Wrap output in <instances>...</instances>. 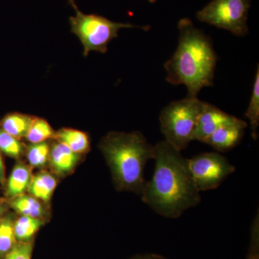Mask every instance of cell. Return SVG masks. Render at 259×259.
<instances>
[{"mask_svg":"<svg viewBox=\"0 0 259 259\" xmlns=\"http://www.w3.org/2000/svg\"><path fill=\"white\" fill-rule=\"evenodd\" d=\"M130 259H168L163 255L156 254V253H145V254H139L135 255Z\"/></svg>","mask_w":259,"mask_h":259,"instance_id":"cell-24","label":"cell"},{"mask_svg":"<svg viewBox=\"0 0 259 259\" xmlns=\"http://www.w3.org/2000/svg\"><path fill=\"white\" fill-rule=\"evenodd\" d=\"M32 251L31 242H20L7 253L5 259H31Z\"/></svg>","mask_w":259,"mask_h":259,"instance_id":"cell-23","label":"cell"},{"mask_svg":"<svg viewBox=\"0 0 259 259\" xmlns=\"http://www.w3.org/2000/svg\"><path fill=\"white\" fill-rule=\"evenodd\" d=\"M10 207L19 214L28 217L40 218L44 215V209L38 199L30 195H22L11 199Z\"/></svg>","mask_w":259,"mask_h":259,"instance_id":"cell-15","label":"cell"},{"mask_svg":"<svg viewBox=\"0 0 259 259\" xmlns=\"http://www.w3.org/2000/svg\"><path fill=\"white\" fill-rule=\"evenodd\" d=\"M205 104L197 97H187L165 107L159 115L165 141L181 152L188 147Z\"/></svg>","mask_w":259,"mask_h":259,"instance_id":"cell-5","label":"cell"},{"mask_svg":"<svg viewBox=\"0 0 259 259\" xmlns=\"http://www.w3.org/2000/svg\"><path fill=\"white\" fill-rule=\"evenodd\" d=\"M31 179V172L28 167L22 163L17 164L7 182V197L13 199L24 194L28 190Z\"/></svg>","mask_w":259,"mask_h":259,"instance_id":"cell-12","label":"cell"},{"mask_svg":"<svg viewBox=\"0 0 259 259\" xmlns=\"http://www.w3.org/2000/svg\"><path fill=\"white\" fill-rule=\"evenodd\" d=\"M33 118L32 116L25 114L12 112L0 120V127L16 139H23L26 136Z\"/></svg>","mask_w":259,"mask_h":259,"instance_id":"cell-14","label":"cell"},{"mask_svg":"<svg viewBox=\"0 0 259 259\" xmlns=\"http://www.w3.org/2000/svg\"><path fill=\"white\" fill-rule=\"evenodd\" d=\"M23 145L20 139L5 132L0 127V152L13 158H19L23 154Z\"/></svg>","mask_w":259,"mask_h":259,"instance_id":"cell-20","label":"cell"},{"mask_svg":"<svg viewBox=\"0 0 259 259\" xmlns=\"http://www.w3.org/2000/svg\"><path fill=\"white\" fill-rule=\"evenodd\" d=\"M0 184H2V185H5V166L1 152H0Z\"/></svg>","mask_w":259,"mask_h":259,"instance_id":"cell-25","label":"cell"},{"mask_svg":"<svg viewBox=\"0 0 259 259\" xmlns=\"http://www.w3.org/2000/svg\"><path fill=\"white\" fill-rule=\"evenodd\" d=\"M7 209H8V207H7L6 204L4 202H0V221L3 219V215L6 212Z\"/></svg>","mask_w":259,"mask_h":259,"instance_id":"cell-26","label":"cell"},{"mask_svg":"<svg viewBox=\"0 0 259 259\" xmlns=\"http://www.w3.org/2000/svg\"><path fill=\"white\" fill-rule=\"evenodd\" d=\"M233 117L212 104L206 102L203 110L199 115L193 141L204 143L216 130L224 125Z\"/></svg>","mask_w":259,"mask_h":259,"instance_id":"cell-9","label":"cell"},{"mask_svg":"<svg viewBox=\"0 0 259 259\" xmlns=\"http://www.w3.org/2000/svg\"><path fill=\"white\" fill-rule=\"evenodd\" d=\"M75 11L69 18L71 31L79 39L83 47V55L87 57L92 51L105 54L108 45L118 37L121 29L139 28L148 30L149 26H136L131 23H117L95 14H85L78 8L75 0H68Z\"/></svg>","mask_w":259,"mask_h":259,"instance_id":"cell-4","label":"cell"},{"mask_svg":"<svg viewBox=\"0 0 259 259\" xmlns=\"http://www.w3.org/2000/svg\"><path fill=\"white\" fill-rule=\"evenodd\" d=\"M55 139L78 154L87 153L90 148V137L86 133L79 130L61 128L56 131Z\"/></svg>","mask_w":259,"mask_h":259,"instance_id":"cell-11","label":"cell"},{"mask_svg":"<svg viewBox=\"0 0 259 259\" xmlns=\"http://www.w3.org/2000/svg\"><path fill=\"white\" fill-rule=\"evenodd\" d=\"M15 241L14 223L9 217L3 218L0 221V254L10 252L15 246Z\"/></svg>","mask_w":259,"mask_h":259,"instance_id":"cell-19","label":"cell"},{"mask_svg":"<svg viewBox=\"0 0 259 259\" xmlns=\"http://www.w3.org/2000/svg\"><path fill=\"white\" fill-rule=\"evenodd\" d=\"M56 131L45 119L34 117L25 139L30 144L47 142L48 140L55 139Z\"/></svg>","mask_w":259,"mask_h":259,"instance_id":"cell-16","label":"cell"},{"mask_svg":"<svg viewBox=\"0 0 259 259\" xmlns=\"http://www.w3.org/2000/svg\"><path fill=\"white\" fill-rule=\"evenodd\" d=\"M56 185L57 182L55 177L48 172L42 171L36 176L32 177L28 191L30 195L38 200L49 202Z\"/></svg>","mask_w":259,"mask_h":259,"instance_id":"cell-13","label":"cell"},{"mask_svg":"<svg viewBox=\"0 0 259 259\" xmlns=\"http://www.w3.org/2000/svg\"><path fill=\"white\" fill-rule=\"evenodd\" d=\"M247 127L248 123L245 121L233 116L231 120L211 134L204 144L218 152H228L241 143Z\"/></svg>","mask_w":259,"mask_h":259,"instance_id":"cell-8","label":"cell"},{"mask_svg":"<svg viewBox=\"0 0 259 259\" xmlns=\"http://www.w3.org/2000/svg\"><path fill=\"white\" fill-rule=\"evenodd\" d=\"M42 225L40 218L23 216L14 223V231L16 240L20 242L30 241L32 236Z\"/></svg>","mask_w":259,"mask_h":259,"instance_id":"cell-18","label":"cell"},{"mask_svg":"<svg viewBox=\"0 0 259 259\" xmlns=\"http://www.w3.org/2000/svg\"><path fill=\"white\" fill-rule=\"evenodd\" d=\"M178 28V47L164 64L166 81L185 85L187 97H197L202 88L213 84L217 55L209 37L190 18L180 20Z\"/></svg>","mask_w":259,"mask_h":259,"instance_id":"cell-2","label":"cell"},{"mask_svg":"<svg viewBox=\"0 0 259 259\" xmlns=\"http://www.w3.org/2000/svg\"><path fill=\"white\" fill-rule=\"evenodd\" d=\"M250 0H212L197 12L201 22L224 29L238 36H245L248 32V10Z\"/></svg>","mask_w":259,"mask_h":259,"instance_id":"cell-6","label":"cell"},{"mask_svg":"<svg viewBox=\"0 0 259 259\" xmlns=\"http://www.w3.org/2000/svg\"><path fill=\"white\" fill-rule=\"evenodd\" d=\"M148 1H149L150 3H156V2L157 1V0H148Z\"/></svg>","mask_w":259,"mask_h":259,"instance_id":"cell-27","label":"cell"},{"mask_svg":"<svg viewBox=\"0 0 259 259\" xmlns=\"http://www.w3.org/2000/svg\"><path fill=\"white\" fill-rule=\"evenodd\" d=\"M80 154L74 153L66 145L55 141L50 148L49 160L51 166L56 173L66 175L70 173L79 161Z\"/></svg>","mask_w":259,"mask_h":259,"instance_id":"cell-10","label":"cell"},{"mask_svg":"<svg viewBox=\"0 0 259 259\" xmlns=\"http://www.w3.org/2000/svg\"><path fill=\"white\" fill-rule=\"evenodd\" d=\"M246 259H259V214L257 211L251 228L250 241Z\"/></svg>","mask_w":259,"mask_h":259,"instance_id":"cell-22","label":"cell"},{"mask_svg":"<svg viewBox=\"0 0 259 259\" xmlns=\"http://www.w3.org/2000/svg\"><path fill=\"white\" fill-rule=\"evenodd\" d=\"M50 146L48 142L30 144L27 149V158L33 167H41L47 163L50 154Z\"/></svg>","mask_w":259,"mask_h":259,"instance_id":"cell-21","label":"cell"},{"mask_svg":"<svg viewBox=\"0 0 259 259\" xmlns=\"http://www.w3.org/2000/svg\"><path fill=\"white\" fill-rule=\"evenodd\" d=\"M154 172L146 182L141 198L154 212L176 219L201 202L189 168L188 158L166 141L155 146Z\"/></svg>","mask_w":259,"mask_h":259,"instance_id":"cell-1","label":"cell"},{"mask_svg":"<svg viewBox=\"0 0 259 259\" xmlns=\"http://www.w3.org/2000/svg\"><path fill=\"white\" fill-rule=\"evenodd\" d=\"M189 168L199 192L217 189L227 177L236 171V167L221 153H199L188 159Z\"/></svg>","mask_w":259,"mask_h":259,"instance_id":"cell-7","label":"cell"},{"mask_svg":"<svg viewBox=\"0 0 259 259\" xmlns=\"http://www.w3.org/2000/svg\"><path fill=\"white\" fill-rule=\"evenodd\" d=\"M245 116L250 122L251 129L252 137L254 140L258 139L259 127V67L257 66L255 72L253 90L248 109L245 112Z\"/></svg>","mask_w":259,"mask_h":259,"instance_id":"cell-17","label":"cell"},{"mask_svg":"<svg viewBox=\"0 0 259 259\" xmlns=\"http://www.w3.org/2000/svg\"><path fill=\"white\" fill-rule=\"evenodd\" d=\"M100 148L117 188L141 194L147 182L145 167L154 160L155 146L139 131L110 132L102 139Z\"/></svg>","mask_w":259,"mask_h":259,"instance_id":"cell-3","label":"cell"}]
</instances>
